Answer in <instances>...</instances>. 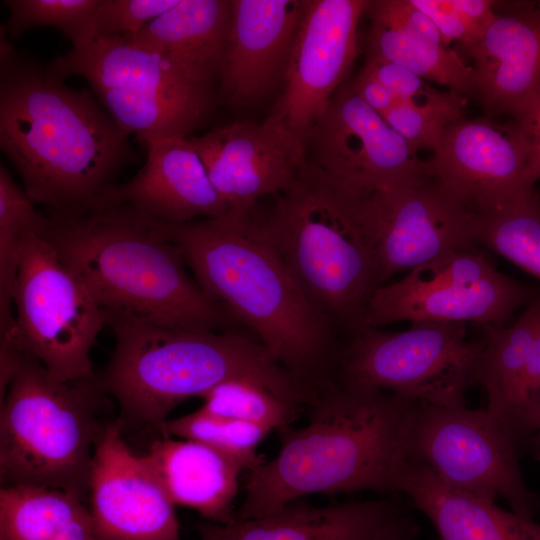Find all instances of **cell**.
<instances>
[{
  "instance_id": "1",
  "label": "cell",
  "mask_w": 540,
  "mask_h": 540,
  "mask_svg": "<svg viewBox=\"0 0 540 540\" xmlns=\"http://www.w3.org/2000/svg\"><path fill=\"white\" fill-rule=\"evenodd\" d=\"M85 89L0 37V147L49 214L95 205L136 153Z\"/></svg>"
},
{
  "instance_id": "2",
  "label": "cell",
  "mask_w": 540,
  "mask_h": 540,
  "mask_svg": "<svg viewBox=\"0 0 540 540\" xmlns=\"http://www.w3.org/2000/svg\"><path fill=\"white\" fill-rule=\"evenodd\" d=\"M420 401L332 379L316 390L308 423L279 430L277 455L251 470L237 520L262 517L314 493L398 492L412 460Z\"/></svg>"
},
{
  "instance_id": "3",
  "label": "cell",
  "mask_w": 540,
  "mask_h": 540,
  "mask_svg": "<svg viewBox=\"0 0 540 540\" xmlns=\"http://www.w3.org/2000/svg\"><path fill=\"white\" fill-rule=\"evenodd\" d=\"M161 222L199 286L249 327L278 362L316 390L339 364L334 326L295 282L265 239L254 210Z\"/></svg>"
},
{
  "instance_id": "4",
  "label": "cell",
  "mask_w": 540,
  "mask_h": 540,
  "mask_svg": "<svg viewBox=\"0 0 540 540\" xmlns=\"http://www.w3.org/2000/svg\"><path fill=\"white\" fill-rule=\"evenodd\" d=\"M47 216L42 234L103 310L185 329L231 320L188 274L160 221L122 203Z\"/></svg>"
},
{
  "instance_id": "5",
  "label": "cell",
  "mask_w": 540,
  "mask_h": 540,
  "mask_svg": "<svg viewBox=\"0 0 540 540\" xmlns=\"http://www.w3.org/2000/svg\"><path fill=\"white\" fill-rule=\"evenodd\" d=\"M103 313L115 347L94 381L119 404L123 426L155 428L183 401L228 380L258 383L298 406L313 398L314 391L261 342L236 331L174 328L130 313Z\"/></svg>"
},
{
  "instance_id": "6",
  "label": "cell",
  "mask_w": 540,
  "mask_h": 540,
  "mask_svg": "<svg viewBox=\"0 0 540 540\" xmlns=\"http://www.w3.org/2000/svg\"><path fill=\"white\" fill-rule=\"evenodd\" d=\"M372 191V190H371ZM307 163L275 196L262 233L310 301L350 334L379 287L370 192Z\"/></svg>"
},
{
  "instance_id": "7",
  "label": "cell",
  "mask_w": 540,
  "mask_h": 540,
  "mask_svg": "<svg viewBox=\"0 0 540 540\" xmlns=\"http://www.w3.org/2000/svg\"><path fill=\"white\" fill-rule=\"evenodd\" d=\"M0 357L3 486L58 489L84 500L104 427L96 418L103 394L94 377L61 381L35 358L11 348L0 349Z\"/></svg>"
},
{
  "instance_id": "8",
  "label": "cell",
  "mask_w": 540,
  "mask_h": 540,
  "mask_svg": "<svg viewBox=\"0 0 540 540\" xmlns=\"http://www.w3.org/2000/svg\"><path fill=\"white\" fill-rule=\"evenodd\" d=\"M60 77L85 79L105 111L142 144L188 138L212 116L218 84L127 36L99 37L47 63Z\"/></svg>"
},
{
  "instance_id": "9",
  "label": "cell",
  "mask_w": 540,
  "mask_h": 540,
  "mask_svg": "<svg viewBox=\"0 0 540 540\" xmlns=\"http://www.w3.org/2000/svg\"><path fill=\"white\" fill-rule=\"evenodd\" d=\"M13 305L15 327L0 348L35 358L61 381L95 376L91 349L106 326L103 310L42 232L25 240Z\"/></svg>"
},
{
  "instance_id": "10",
  "label": "cell",
  "mask_w": 540,
  "mask_h": 540,
  "mask_svg": "<svg viewBox=\"0 0 540 540\" xmlns=\"http://www.w3.org/2000/svg\"><path fill=\"white\" fill-rule=\"evenodd\" d=\"M481 346L460 322H413L398 332L364 326L342 349L335 379L432 405L465 406Z\"/></svg>"
},
{
  "instance_id": "11",
  "label": "cell",
  "mask_w": 540,
  "mask_h": 540,
  "mask_svg": "<svg viewBox=\"0 0 540 540\" xmlns=\"http://www.w3.org/2000/svg\"><path fill=\"white\" fill-rule=\"evenodd\" d=\"M539 290L501 273L477 246L420 265L402 279L377 287L365 326L410 321H472L502 326Z\"/></svg>"
},
{
  "instance_id": "12",
  "label": "cell",
  "mask_w": 540,
  "mask_h": 540,
  "mask_svg": "<svg viewBox=\"0 0 540 540\" xmlns=\"http://www.w3.org/2000/svg\"><path fill=\"white\" fill-rule=\"evenodd\" d=\"M413 460L459 492L496 502L532 518L535 494L524 481L520 452L486 408L419 402L410 437Z\"/></svg>"
},
{
  "instance_id": "13",
  "label": "cell",
  "mask_w": 540,
  "mask_h": 540,
  "mask_svg": "<svg viewBox=\"0 0 540 540\" xmlns=\"http://www.w3.org/2000/svg\"><path fill=\"white\" fill-rule=\"evenodd\" d=\"M307 160L361 190L417 184L434 177L428 161L344 82L310 130Z\"/></svg>"
},
{
  "instance_id": "14",
  "label": "cell",
  "mask_w": 540,
  "mask_h": 540,
  "mask_svg": "<svg viewBox=\"0 0 540 540\" xmlns=\"http://www.w3.org/2000/svg\"><path fill=\"white\" fill-rule=\"evenodd\" d=\"M371 1L307 0L282 91L267 121L304 144L357 55V28Z\"/></svg>"
},
{
  "instance_id": "15",
  "label": "cell",
  "mask_w": 540,
  "mask_h": 540,
  "mask_svg": "<svg viewBox=\"0 0 540 540\" xmlns=\"http://www.w3.org/2000/svg\"><path fill=\"white\" fill-rule=\"evenodd\" d=\"M370 214L379 286L399 272L477 246L473 212L436 177L372 190Z\"/></svg>"
},
{
  "instance_id": "16",
  "label": "cell",
  "mask_w": 540,
  "mask_h": 540,
  "mask_svg": "<svg viewBox=\"0 0 540 540\" xmlns=\"http://www.w3.org/2000/svg\"><path fill=\"white\" fill-rule=\"evenodd\" d=\"M432 150V175L473 213L535 190L526 174L528 140L514 120L461 117L445 128Z\"/></svg>"
},
{
  "instance_id": "17",
  "label": "cell",
  "mask_w": 540,
  "mask_h": 540,
  "mask_svg": "<svg viewBox=\"0 0 540 540\" xmlns=\"http://www.w3.org/2000/svg\"><path fill=\"white\" fill-rule=\"evenodd\" d=\"M189 140L230 211H251L260 197L279 195L307 163L305 144L267 120L235 121Z\"/></svg>"
},
{
  "instance_id": "18",
  "label": "cell",
  "mask_w": 540,
  "mask_h": 540,
  "mask_svg": "<svg viewBox=\"0 0 540 540\" xmlns=\"http://www.w3.org/2000/svg\"><path fill=\"white\" fill-rule=\"evenodd\" d=\"M122 430L120 421L105 425L94 447L88 496L98 538L179 540L174 504Z\"/></svg>"
},
{
  "instance_id": "19",
  "label": "cell",
  "mask_w": 540,
  "mask_h": 540,
  "mask_svg": "<svg viewBox=\"0 0 540 540\" xmlns=\"http://www.w3.org/2000/svg\"><path fill=\"white\" fill-rule=\"evenodd\" d=\"M231 27L219 100L253 104L283 84L307 0H230Z\"/></svg>"
},
{
  "instance_id": "20",
  "label": "cell",
  "mask_w": 540,
  "mask_h": 540,
  "mask_svg": "<svg viewBox=\"0 0 540 540\" xmlns=\"http://www.w3.org/2000/svg\"><path fill=\"white\" fill-rule=\"evenodd\" d=\"M143 145L147 150L144 166L126 183L114 185L97 203L126 204L166 223L218 218L230 212L189 137L152 138Z\"/></svg>"
},
{
  "instance_id": "21",
  "label": "cell",
  "mask_w": 540,
  "mask_h": 540,
  "mask_svg": "<svg viewBox=\"0 0 540 540\" xmlns=\"http://www.w3.org/2000/svg\"><path fill=\"white\" fill-rule=\"evenodd\" d=\"M467 49L486 117L512 115L540 97V4L519 3L497 13L482 39Z\"/></svg>"
},
{
  "instance_id": "22",
  "label": "cell",
  "mask_w": 540,
  "mask_h": 540,
  "mask_svg": "<svg viewBox=\"0 0 540 540\" xmlns=\"http://www.w3.org/2000/svg\"><path fill=\"white\" fill-rule=\"evenodd\" d=\"M404 515L392 499L348 501L317 507L299 500L262 517L205 524L210 540H379Z\"/></svg>"
},
{
  "instance_id": "23",
  "label": "cell",
  "mask_w": 540,
  "mask_h": 540,
  "mask_svg": "<svg viewBox=\"0 0 540 540\" xmlns=\"http://www.w3.org/2000/svg\"><path fill=\"white\" fill-rule=\"evenodd\" d=\"M161 435L142 457L174 506L194 509L213 523H233L243 466L205 443Z\"/></svg>"
},
{
  "instance_id": "24",
  "label": "cell",
  "mask_w": 540,
  "mask_h": 540,
  "mask_svg": "<svg viewBox=\"0 0 540 540\" xmlns=\"http://www.w3.org/2000/svg\"><path fill=\"white\" fill-rule=\"evenodd\" d=\"M398 492L430 520L440 540H540V524L532 518L454 490L413 459Z\"/></svg>"
},
{
  "instance_id": "25",
  "label": "cell",
  "mask_w": 540,
  "mask_h": 540,
  "mask_svg": "<svg viewBox=\"0 0 540 540\" xmlns=\"http://www.w3.org/2000/svg\"><path fill=\"white\" fill-rule=\"evenodd\" d=\"M230 0H178L137 35L127 36L219 82L230 27Z\"/></svg>"
},
{
  "instance_id": "26",
  "label": "cell",
  "mask_w": 540,
  "mask_h": 540,
  "mask_svg": "<svg viewBox=\"0 0 540 540\" xmlns=\"http://www.w3.org/2000/svg\"><path fill=\"white\" fill-rule=\"evenodd\" d=\"M483 329L485 336L476 359L474 380L486 391V409L508 435L531 348L540 330V290L512 325Z\"/></svg>"
},
{
  "instance_id": "27",
  "label": "cell",
  "mask_w": 540,
  "mask_h": 540,
  "mask_svg": "<svg viewBox=\"0 0 540 540\" xmlns=\"http://www.w3.org/2000/svg\"><path fill=\"white\" fill-rule=\"evenodd\" d=\"M366 57L396 63L425 81L444 85L466 99L476 98L473 67L448 45L372 23Z\"/></svg>"
},
{
  "instance_id": "28",
  "label": "cell",
  "mask_w": 540,
  "mask_h": 540,
  "mask_svg": "<svg viewBox=\"0 0 540 540\" xmlns=\"http://www.w3.org/2000/svg\"><path fill=\"white\" fill-rule=\"evenodd\" d=\"M477 245L501 255L540 280V193L473 213Z\"/></svg>"
},
{
  "instance_id": "29",
  "label": "cell",
  "mask_w": 540,
  "mask_h": 540,
  "mask_svg": "<svg viewBox=\"0 0 540 540\" xmlns=\"http://www.w3.org/2000/svg\"><path fill=\"white\" fill-rule=\"evenodd\" d=\"M84 504L51 488L7 485L0 490V535L7 540H56Z\"/></svg>"
},
{
  "instance_id": "30",
  "label": "cell",
  "mask_w": 540,
  "mask_h": 540,
  "mask_svg": "<svg viewBox=\"0 0 540 540\" xmlns=\"http://www.w3.org/2000/svg\"><path fill=\"white\" fill-rule=\"evenodd\" d=\"M155 428L164 435L205 443L250 471L264 462L257 448L272 431L255 423L217 416L202 408L167 419Z\"/></svg>"
},
{
  "instance_id": "31",
  "label": "cell",
  "mask_w": 540,
  "mask_h": 540,
  "mask_svg": "<svg viewBox=\"0 0 540 540\" xmlns=\"http://www.w3.org/2000/svg\"><path fill=\"white\" fill-rule=\"evenodd\" d=\"M101 0H5L7 35L16 39L27 30L49 26L67 37L73 49L89 46L96 38L95 20Z\"/></svg>"
},
{
  "instance_id": "32",
  "label": "cell",
  "mask_w": 540,
  "mask_h": 540,
  "mask_svg": "<svg viewBox=\"0 0 540 540\" xmlns=\"http://www.w3.org/2000/svg\"><path fill=\"white\" fill-rule=\"evenodd\" d=\"M200 398L203 400L201 408L211 414L278 431L290 426L300 407L263 385L241 379L225 381Z\"/></svg>"
},
{
  "instance_id": "33",
  "label": "cell",
  "mask_w": 540,
  "mask_h": 540,
  "mask_svg": "<svg viewBox=\"0 0 540 540\" xmlns=\"http://www.w3.org/2000/svg\"><path fill=\"white\" fill-rule=\"evenodd\" d=\"M467 99L450 90L434 89L409 100L395 99L381 117L416 151L433 149L445 128L464 117Z\"/></svg>"
},
{
  "instance_id": "34",
  "label": "cell",
  "mask_w": 540,
  "mask_h": 540,
  "mask_svg": "<svg viewBox=\"0 0 540 540\" xmlns=\"http://www.w3.org/2000/svg\"><path fill=\"white\" fill-rule=\"evenodd\" d=\"M441 33L445 43L458 41L466 48L482 39L497 16L489 0H411Z\"/></svg>"
},
{
  "instance_id": "35",
  "label": "cell",
  "mask_w": 540,
  "mask_h": 540,
  "mask_svg": "<svg viewBox=\"0 0 540 540\" xmlns=\"http://www.w3.org/2000/svg\"><path fill=\"white\" fill-rule=\"evenodd\" d=\"M178 0H101L95 20L96 36H135Z\"/></svg>"
},
{
  "instance_id": "36",
  "label": "cell",
  "mask_w": 540,
  "mask_h": 540,
  "mask_svg": "<svg viewBox=\"0 0 540 540\" xmlns=\"http://www.w3.org/2000/svg\"><path fill=\"white\" fill-rule=\"evenodd\" d=\"M540 419V330L533 342L518 404L508 435L519 452L526 444Z\"/></svg>"
},
{
  "instance_id": "37",
  "label": "cell",
  "mask_w": 540,
  "mask_h": 540,
  "mask_svg": "<svg viewBox=\"0 0 540 540\" xmlns=\"http://www.w3.org/2000/svg\"><path fill=\"white\" fill-rule=\"evenodd\" d=\"M367 13L372 23L447 45L432 20L411 0L371 1Z\"/></svg>"
},
{
  "instance_id": "38",
  "label": "cell",
  "mask_w": 540,
  "mask_h": 540,
  "mask_svg": "<svg viewBox=\"0 0 540 540\" xmlns=\"http://www.w3.org/2000/svg\"><path fill=\"white\" fill-rule=\"evenodd\" d=\"M361 73L377 81L402 100L425 96L434 89L403 66L380 59L366 57Z\"/></svg>"
},
{
  "instance_id": "39",
  "label": "cell",
  "mask_w": 540,
  "mask_h": 540,
  "mask_svg": "<svg viewBox=\"0 0 540 540\" xmlns=\"http://www.w3.org/2000/svg\"><path fill=\"white\" fill-rule=\"evenodd\" d=\"M513 120L522 128L529 144L527 180L535 186L540 179V97L528 102L512 115Z\"/></svg>"
},
{
  "instance_id": "40",
  "label": "cell",
  "mask_w": 540,
  "mask_h": 540,
  "mask_svg": "<svg viewBox=\"0 0 540 540\" xmlns=\"http://www.w3.org/2000/svg\"><path fill=\"white\" fill-rule=\"evenodd\" d=\"M352 85L355 92L380 115L395 103L396 97L390 91L361 72Z\"/></svg>"
},
{
  "instance_id": "41",
  "label": "cell",
  "mask_w": 540,
  "mask_h": 540,
  "mask_svg": "<svg viewBox=\"0 0 540 540\" xmlns=\"http://www.w3.org/2000/svg\"><path fill=\"white\" fill-rule=\"evenodd\" d=\"M417 528L413 521L404 515L393 521L379 540H416Z\"/></svg>"
},
{
  "instance_id": "42",
  "label": "cell",
  "mask_w": 540,
  "mask_h": 540,
  "mask_svg": "<svg viewBox=\"0 0 540 540\" xmlns=\"http://www.w3.org/2000/svg\"><path fill=\"white\" fill-rule=\"evenodd\" d=\"M525 451L528 452L535 460L540 462V419L526 444Z\"/></svg>"
},
{
  "instance_id": "43",
  "label": "cell",
  "mask_w": 540,
  "mask_h": 540,
  "mask_svg": "<svg viewBox=\"0 0 540 540\" xmlns=\"http://www.w3.org/2000/svg\"><path fill=\"white\" fill-rule=\"evenodd\" d=\"M201 538H202V540H210L209 538H207L206 536H203V535H201Z\"/></svg>"
},
{
  "instance_id": "44",
  "label": "cell",
  "mask_w": 540,
  "mask_h": 540,
  "mask_svg": "<svg viewBox=\"0 0 540 540\" xmlns=\"http://www.w3.org/2000/svg\"><path fill=\"white\" fill-rule=\"evenodd\" d=\"M0 540H7V539L0 535Z\"/></svg>"
}]
</instances>
